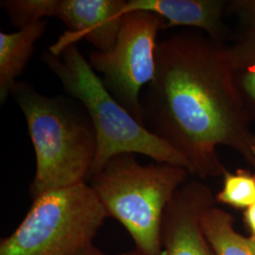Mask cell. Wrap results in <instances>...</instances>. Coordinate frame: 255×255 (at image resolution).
<instances>
[{
	"label": "cell",
	"instance_id": "8992f818",
	"mask_svg": "<svg viewBox=\"0 0 255 255\" xmlns=\"http://www.w3.org/2000/svg\"><path fill=\"white\" fill-rule=\"evenodd\" d=\"M164 27V20L153 12H127L114 47L107 52L94 50L89 56V64L103 76L106 88L142 125L140 93L154 77L157 36Z\"/></svg>",
	"mask_w": 255,
	"mask_h": 255
},
{
	"label": "cell",
	"instance_id": "7c38bea8",
	"mask_svg": "<svg viewBox=\"0 0 255 255\" xmlns=\"http://www.w3.org/2000/svg\"><path fill=\"white\" fill-rule=\"evenodd\" d=\"M216 200L236 208H248L255 202V175L238 169L236 174L224 173L223 187Z\"/></svg>",
	"mask_w": 255,
	"mask_h": 255
},
{
	"label": "cell",
	"instance_id": "8fae6325",
	"mask_svg": "<svg viewBox=\"0 0 255 255\" xmlns=\"http://www.w3.org/2000/svg\"><path fill=\"white\" fill-rule=\"evenodd\" d=\"M200 225L214 255H255V239L237 233L227 212L212 205L201 214Z\"/></svg>",
	"mask_w": 255,
	"mask_h": 255
},
{
	"label": "cell",
	"instance_id": "277c9868",
	"mask_svg": "<svg viewBox=\"0 0 255 255\" xmlns=\"http://www.w3.org/2000/svg\"><path fill=\"white\" fill-rule=\"evenodd\" d=\"M189 171L169 164L143 165L135 154L112 158L89 184L108 217L119 221L142 255H164L161 227L164 211Z\"/></svg>",
	"mask_w": 255,
	"mask_h": 255
},
{
	"label": "cell",
	"instance_id": "5bb4252c",
	"mask_svg": "<svg viewBox=\"0 0 255 255\" xmlns=\"http://www.w3.org/2000/svg\"><path fill=\"white\" fill-rule=\"evenodd\" d=\"M239 71H243L241 77V88L247 97L255 102V66L247 67ZM237 71V72H239Z\"/></svg>",
	"mask_w": 255,
	"mask_h": 255
},
{
	"label": "cell",
	"instance_id": "ac0fdd59",
	"mask_svg": "<svg viewBox=\"0 0 255 255\" xmlns=\"http://www.w3.org/2000/svg\"><path fill=\"white\" fill-rule=\"evenodd\" d=\"M253 151H254V156H255V160L252 165H254L255 167V133L253 134Z\"/></svg>",
	"mask_w": 255,
	"mask_h": 255
},
{
	"label": "cell",
	"instance_id": "9c48e42d",
	"mask_svg": "<svg viewBox=\"0 0 255 255\" xmlns=\"http://www.w3.org/2000/svg\"><path fill=\"white\" fill-rule=\"evenodd\" d=\"M224 7L221 0H128L125 12L150 11L164 20V27H197L222 44Z\"/></svg>",
	"mask_w": 255,
	"mask_h": 255
},
{
	"label": "cell",
	"instance_id": "6da1fadb",
	"mask_svg": "<svg viewBox=\"0 0 255 255\" xmlns=\"http://www.w3.org/2000/svg\"><path fill=\"white\" fill-rule=\"evenodd\" d=\"M228 48L199 32L159 41L152 81L141 99L143 125L184 156L192 174L224 175L217 149L253 164V132Z\"/></svg>",
	"mask_w": 255,
	"mask_h": 255
},
{
	"label": "cell",
	"instance_id": "2e32d148",
	"mask_svg": "<svg viewBox=\"0 0 255 255\" xmlns=\"http://www.w3.org/2000/svg\"><path fill=\"white\" fill-rule=\"evenodd\" d=\"M244 217L247 225L252 233V238L255 239V202L247 208Z\"/></svg>",
	"mask_w": 255,
	"mask_h": 255
},
{
	"label": "cell",
	"instance_id": "7a4b0ae2",
	"mask_svg": "<svg viewBox=\"0 0 255 255\" xmlns=\"http://www.w3.org/2000/svg\"><path fill=\"white\" fill-rule=\"evenodd\" d=\"M22 111L36 156L32 198L85 182L94 164L98 138L88 113L71 97H48L28 82L10 91Z\"/></svg>",
	"mask_w": 255,
	"mask_h": 255
},
{
	"label": "cell",
	"instance_id": "52a82bcc",
	"mask_svg": "<svg viewBox=\"0 0 255 255\" xmlns=\"http://www.w3.org/2000/svg\"><path fill=\"white\" fill-rule=\"evenodd\" d=\"M124 0H46V17H57L67 31L48 50L58 55L64 46L85 39L97 51H110L126 14Z\"/></svg>",
	"mask_w": 255,
	"mask_h": 255
},
{
	"label": "cell",
	"instance_id": "3957f363",
	"mask_svg": "<svg viewBox=\"0 0 255 255\" xmlns=\"http://www.w3.org/2000/svg\"><path fill=\"white\" fill-rule=\"evenodd\" d=\"M42 60L63 84L69 97L86 110L97 132L98 149L89 178L119 154H142L156 163L186 168L188 160L149 131L110 93L77 44L64 46L58 55L45 50ZM88 178V179H89Z\"/></svg>",
	"mask_w": 255,
	"mask_h": 255
},
{
	"label": "cell",
	"instance_id": "e0dca14e",
	"mask_svg": "<svg viewBox=\"0 0 255 255\" xmlns=\"http://www.w3.org/2000/svg\"><path fill=\"white\" fill-rule=\"evenodd\" d=\"M77 255H108L104 253H102L101 251H100L99 249H97L96 247L94 246L93 244L89 245L88 247H86L85 249H83L82 251H81L79 254ZM142 255L140 253H138L137 251H134L132 253H129V254H126V255Z\"/></svg>",
	"mask_w": 255,
	"mask_h": 255
},
{
	"label": "cell",
	"instance_id": "9a60e30c",
	"mask_svg": "<svg viewBox=\"0 0 255 255\" xmlns=\"http://www.w3.org/2000/svg\"><path fill=\"white\" fill-rule=\"evenodd\" d=\"M234 4L251 27V33H255V0L237 1Z\"/></svg>",
	"mask_w": 255,
	"mask_h": 255
},
{
	"label": "cell",
	"instance_id": "ba28073f",
	"mask_svg": "<svg viewBox=\"0 0 255 255\" xmlns=\"http://www.w3.org/2000/svg\"><path fill=\"white\" fill-rule=\"evenodd\" d=\"M212 205L213 194L201 182H188L177 190L162 221L164 255H215L200 225L201 214Z\"/></svg>",
	"mask_w": 255,
	"mask_h": 255
},
{
	"label": "cell",
	"instance_id": "30bf717a",
	"mask_svg": "<svg viewBox=\"0 0 255 255\" xmlns=\"http://www.w3.org/2000/svg\"><path fill=\"white\" fill-rule=\"evenodd\" d=\"M46 21L42 20L15 32H0V102L5 103L16 79L28 64L37 41L44 35Z\"/></svg>",
	"mask_w": 255,
	"mask_h": 255
},
{
	"label": "cell",
	"instance_id": "4fadbf2b",
	"mask_svg": "<svg viewBox=\"0 0 255 255\" xmlns=\"http://www.w3.org/2000/svg\"><path fill=\"white\" fill-rule=\"evenodd\" d=\"M228 51L236 72L255 66V33H249Z\"/></svg>",
	"mask_w": 255,
	"mask_h": 255
},
{
	"label": "cell",
	"instance_id": "5b68a950",
	"mask_svg": "<svg viewBox=\"0 0 255 255\" xmlns=\"http://www.w3.org/2000/svg\"><path fill=\"white\" fill-rule=\"evenodd\" d=\"M108 214L90 184L33 199L18 227L0 243V255H77L93 244Z\"/></svg>",
	"mask_w": 255,
	"mask_h": 255
}]
</instances>
